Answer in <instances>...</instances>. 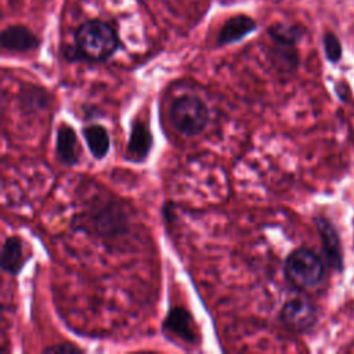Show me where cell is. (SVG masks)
Returning a JSON list of instances; mask_svg holds the SVG:
<instances>
[{
  "label": "cell",
  "instance_id": "12",
  "mask_svg": "<svg viewBox=\"0 0 354 354\" xmlns=\"http://www.w3.org/2000/svg\"><path fill=\"white\" fill-rule=\"evenodd\" d=\"M126 223L123 213L113 206H104L94 216V227L98 234L113 236L119 234Z\"/></svg>",
  "mask_w": 354,
  "mask_h": 354
},
{
  "label": "cell",
  "instance_id": "5",
  "mask_svg": "<svg viewBox=\"0 0 354 354\" xmlns=\"http://www.w3.org/2000/svg\"><path fill=\"white\" fill-rule=\"evenodd\" d=\"M315 227L321 238L322 250L325 260L329 267L342 271L343 270V249L340 243L339 234L333 224L325 217L315 218Z\"/></svg>",
  "mask_w": 354,
  "mask_h": 354
},
{
  "label": "cell",
  "instance_id": "13",
  "mask_svg": "<svg viewBox=\"0 0 354 354\" xmlns=\"http://www.w3.org/2000/svg\"><path fill=\"white\" fill-rule=\"evenodd\" d=\"M83 137L94 159L100 160L106 156L111 148V140L102 124H90L83 129Z\"/></svg>",
  "mask_w": 354,
  "mask_h": 354
},
{
  "label": "cell",
  "instance_id": "6",
  "mask_svg": "<svg viewBox=\"0 0 354 354\" xmlns=\"http://www.w3.org/2000/svg\"><path fill=\"white\" fill-rule=\"evenodd\" d=\"M163 330L167 335H173L184 343L195 344L198 340L195 333L194 318L191 313L183 307H173L167 313L163 321Z\"/></svg>",
  "mask_w": 354,
  "mask_h": 354
},
{
  "label": "cell",
  "instance_id": "3",
  "mask_svg": "<svg viewBox=\"0 0 354 354\" xmlns=\"http://www.w3.org/2000/svg\"><path fill=\"white\" fill-rule=\"evenodd\" d=\"M170 122L180 134L194 137L207 126L209 109L201 98L185 94L171 104Z\"/></svg>",
  "mask_w": 354,
  "mask_h": 354
},
{
  "label": "cell",
  "instance_id": "10",
  "mask_svg": "<svg viewBox=\"0 0 354 354\" xmlns=\"http://www.w3.org/2000/svg\"><path fill=\"white\" fill-rule=\"evenodd\" d=\"M79 141L69 124H61L57 130L55 155L65 166H75L79 162Z\"/></svg>",
  "mask_w": 354,
  "mask_h": 354
},
{
  "label": "cell",
  "instance_id": "14",
  "mask_svg": "<svg viewBox=\"0 0 354 354\" xmlns=\"http://www.w3.org/2000/svg\"><path fill=\"white\" fill-rule=\"evenodd\" d=\"M267 35L272 44L297 47L299 41L304 35V28L296 24L277 22L267 29Z\"/></svg>",
  "mask_w": 354,
  "mask_h": 354
},
{
  "label": "cell",
  "instance_id": "18",
  "mask_svg": "<svg viewBox=\"0 0 354 354\" xmlns=\"http://www.w3.org/2000/svg\"><path fill=\"white\" fill-rule=\"evenodd\" d=\"M44 353H54V354H69V353H83V350L72 343H61V344H55V346H50L46 347L43 350Z\"/></svg>",
  "mask_w": 354,
  "mask_h": 354
},
{
  "label": "cell",
  "instance_id": "8",
  "mask_svg": "<svg viewBox=\"0 0 354 354\" xmlns=\"http://www.w3.org/2000/svg\"><path fill=\"white\" fill-rule=\"evenodd\" d=\"M152 144L153 138L148 124L142 120H136L131 126V133L126 148V159L134 163L144 162L152 149Z\"/></svg>",
  "mask_w": 354,
  "mask_h": 354
},
{
  "label": "cell",
  "instance_id": "1",
  "mask_svg": "<svg viewBox=\"0 0 354 354\" xmlns=\"http://www.w3.org/2000/svg\"><path fill=\"white\" fill-rule=\"evenodd\" d=\"M75 46L82 59L102 62L112 57L119 47L116 30L105 21H86L75 32Z\"/></svg>",
  "mask_w": 354,
  "mask_h": 354
},
{
  "label": "cell",
  "instance_id": "2",
  "mask_svg": "<svg viewBox=\"0 0 354 354\" xmlns=\"http://www.w3.org/2000/svg\"><path fill=\"white\" fill-rule=\"evenodd\" d=\"M283 274L293 286L308 289L321 283L325 275V264L314 250L299 248L285 259Z\"/></svg>",
  "mask_w": 354,
  "mask_h": 354
},
{
  "label": "cell",
  "instance_id": "11",
  "mask_svg": "<svg viewBox=\"0 0 354 354\" xmlns=\"http://www.w3.org/2000/svg\"><path fill=\"white\" fill-rule=\"evenodd\" d=\"M26 261L22 241L18 236H8L1 249V268L10 275H18Z\"/></svg>",
  "mask_w": 354,
  "mask_h": 354
},
{
  "label": "cell",
  "instance_id": "17",
  "mask_svg": "<svg viewBox=\"0 0 354 354\" xmlns=\"http://www.w3.org/2000/svg\"><path fill=\"white\" fill-rule=\"evenodd\" d=\"M19 100L25 106L32 109V108H43L47 98H46V91L43 88L28 86L25 88H21Z\"/></svg>",
  "mask_w": 354,
  "mask_h": 354
},
{
  "label": "cell",
  "instance_id": "16",
  "mask_svg": "<svg viewBox=\"0 0 354 354\" xmlns=\"http://www.w3.org/2000/svg\"><path fill=\"white\" fill-rule=\"evenodd\" d=\"M322 47H324V53H325V58L332 62V64H337L342 59L343 55V46L340 39L337 37V35L332 30H326L322 35Z\"/></svg>",
  "mask_w": 354,
  "mask_h": 354
},
{
  "label": "cell",
  "instance_id": "7",
  "mask_svg": "<svg viewBox=\"0 0 354 354\" xmlns=\"http://www.w3.org/2000/svg\"><path fill=\"white\" fill-rule=\"evenodd\" d=\"M1 47L11 53H28L39 47V37L25 25H10L0 36Z\"/></svg>",
  "mask_w": 354,
  "mask_h": 354
},
{
  "label": "cell",
  "instance_id": "4",
  "mask_svg": "<svg viewBox=\"0 0 354 354\" xmlns=\"http://www.w3.org/2000/svg\"><path fill=\"white\" fill-rule=\"evenodd\" d=\"M279 318L290 330L306 332L317 322V308L310 299L297 296L282 306Z\"/></svg>",
  "mask_w": 354,
  "mask_h": 354
},
{
  "label": "cell",
  "instance_id": "15",
  "mask_svg": "<svg viewBox=\"0 0 354 354\" xmlns=\"http://www.w3.org/2000/svg\"><path fill=\"white\" fill-rule=\"evenodd\" d=\"M270 59L272 65L282 72H293L299 66V51L297 47L272 44L270 50Z\"/></svg>",
  "mask_w": 354,
  "mask_h": 354
},
{
  "label": "cell",
  "instance_id": "9",
  "mask_svg": "<svg viewBox=\"0 0 354 354\" xmlns=\"http://www.w3.org/2000/svg\"><path fill=\"white\" fill-rule=\"evenodd\" d=\"M256 29H257V24L249 15H245V14L234 15L223 24L217 35V46H227V44L236 43L243 37H246L248 35H250L252 32H254Z\"/></svg>",
  "mask_w": 354,
  "mask_h": 354
}]
</instances>
